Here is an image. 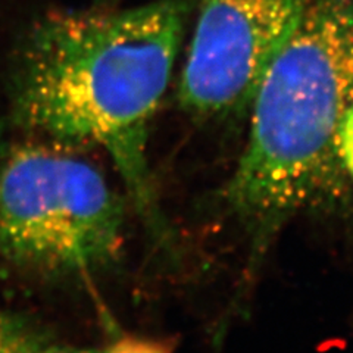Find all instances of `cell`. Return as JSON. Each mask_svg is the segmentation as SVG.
I'll list each match as a JSON object with an SVG mask.
<instances>
[{"label": "cell", "instance_id": "1", "mask_svg": "<svg viewBox=\"0 0 353 353\" xmlns=\"http://www.w3.org/2000/svg\"><path fill=\"white\" fill-rule=\"evenodd\" d=\"M189 0L127 10H54L14 53L15 123L71 149L106 150L154 240H170L152 183L148 137L171 80Z\"/></svg>", "mask_w": 353, "mask_h": 353}, {"label": "cell", "instance_id": "4", "mask_svg": "<svg viewBox=\"0 0 353 353\" xmlns=\"http://www.w3.org/2000/svg\"><path fill=\"white\" fill-rule=\"evenodd\" d=\"M307 0H201L179 97L201 118L250 108Z\"/></svg>", "mask_w": 353, "mask_h": 353}, {"label": "cell", "instance_id": "8", "mask_svg": "<svg viewBox=\"0 0 353 353\" xmlns=\"http://www.w3.org/2000/svg\"><path fill=\"white\" fill-rule=\"evenodd\" d=\"M115 2V0H96V8H108Z\"/></svg>", "mask_w": 353, "mask_h": 353}, {"label": "cell", "instance_id": "6", "mask_svg": "<svg viewBox=\"0 0 353 353\" xmlns=\"http://www.w3.org/2000/svg\"><path fill=\"white\" fill-rule=\"evenodd\" d=\"M43 353H167L162 345L141 340H123L102 349H74L52 345Z\"/></svg>", "mask_w": 353, "mask_h": 353}, {"label": "cell", "instance_id": "2", "mask_svg": "<svg viewBox=\"0 0 353 353\" xmlns=\"http://www.w3.org/2000/svg\"><path fill=\"white\" fill-rule=\"evenodd\" d=\"M353 105V0H307L250 103L248 146L224 190L261 253L301 212L339 202L337 136Z\"/></svg>", "mask_w": 353, "mask_h": 353}, {"label": "cell", "instance_id": "7", "mask_svg": "<svg viewBox=\"0 0 353 353\" xmlns=\"http://www.w3.org/2000/svg\"><path fill=\"white\" fill-rule=\"evenodd\" d=\"M337 149L346 175L353 179V105L341 121L337 136Z\"/></svg>", "mask_w": 353, "mask_h": 353}, {"label": "cell", "instance_id": "5", "mask_svg": "<svg viewBox=\"0 0 353 353\" xmlns=\"http://www.w3.org/2000/svg\"><path fill=\"white\" fill-rule=\"evenodd\" d=\"M53 343L30 319L0 311V353H43Z\"/></svg>", "mask_w": 353, "mask_h": 353}, {"label": "cell", "instance_id": "3", "mask_svg": "<svg viewBox=\"0 0 353 353\" xmlns=\"http://www.w3.org/2000/svg\"><path fill=\"white\" fill-rule=\"evenodd\" d=\"M124 205L103 174L57 143L17 148L0 168V255L44 275H85L123 249Z\"/></svg>", "mask_w": 353, "mask_h": 353}]
</instances>
